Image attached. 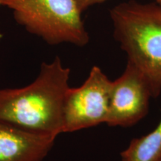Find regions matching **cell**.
Instances as JSON below:
<instances>
[{
	"instance_id": "obj_1",
	"label": "cell",
	"mask_w": 161,
	"mask_h": 161,
	"mask_svg": "<svg viewBox=\"0 0 161 161\" xmlns=\"http://www.w3.org/2000/svg\"><path fill=\"white\" fill-rule=\"evenodd\" d=\"M69 75V68L56 56L41 64L37 77L29 85L0 89V121L41 134H62Z\"/></svg>"
},
{
	"instance_id": "obj_2",
	"label": "cell",
	"mask_w": 161,
	"mask_h": 161,
	"mask_svg": "<svg viewBox=\"0 0 161 161\" xmlns=\"http://www.w3.org/2000/svg\"><path fill=\"white\" fill-rule=\"evenodd\" d=\"M114 37L148 84L152 97L161 93V4L129 0L110 11Z\"/></svg>"
},
{
	"instance_id": "obj_3",
	"label": "cell",
	"mask_w": 161,
	"mask_h": 161,
	"mask_svg": "<svg viewBox=\"0 0 161 161\" xmlns=\"http://www.w3.org/2000/svg\"><path fill=\"white\" fill-rule=\"evenodd\" d=\"M15 21L49 45L70 43L83 47L90 35L75 0H0Z\"/></svg>"
},
{
	"instance_id": "obj_4",
	"label": "cell",
	"mask_w": 161,
	"mask_h": 161,
	"mask_svg": "<svg viewBox=\"0 0 161 161\" xmlns=\"http://www.w3.org/2000/svg\"><path fill=\"white\" fill-rule=\"evenodd\" d=\"M112 80L97 66L80 86L69 87L64 105L63 133L105 123L109 112Z\"/></svg>"
},
{
	"instance_id": "obj_5",
	"label": "cell",
	"mask_w": 161,
	"mask_h": 161,
	"mask_svg": "<svg viewBox=\"0 0 161 161\" xmlns=\"http://www.w3.org/2000/svg\"><path fill=\"white\" fill-rule=\"evenodd\" d=\"M152 92L143 76L127 63L123 73L112 80L109 112L105 124L128 128L142 119L149 110Z\"/></svg>"
},
{
	"instance_id": "obj_6",
	"label": "cell",
	"mask_w": 161,
	"mask_h": 161,
	"mask_svg": "<svg viewBox=\"0 0 161 161\" xmlns=\"http://www.w3.org/2000/svg\"><path fill=\"white\" fill-rule=\"evenodd\" d=\"M56 138L0 121V161H43Z\"/></svg>"
},
{
	"instance_id": "obj_7",
	"label": "cell",
	"mask_w": 161,
	"mask_h": 161,
	"mask_svg": "<svg viewBox=\"0 0 161 161\" xmlns=\"http://www.w3.org/2000/svg\"><path fill=\"white\" fill-rule=\"evenodd\" d=\"M121 161H158L161 158V119L154 130L134 138L120 153Z\"/></svg>"
},
{
	"instance_id": "obj_8",
	"label": "cell",
	"mask_w": 161,
	"mask_h": 161,
	"mask_svg": "<svg viewBox=\"0 0 161 161\" xmlns=\"http://www.w3.org/2000/svg\"><path fill=\"white\" fill-rule=\"evenodd\" d=\"M106 1H108V0H75L78 8L81 13H83L84 11H85L86 9L92 7V6L103 3Z\"/></svg>"
},
{
	"instance_id": "obj_9",
	"label": "cell",
	"mask_w": 161,
	"mask_h": 161,
	"mask_svg": "<svg viewBox=\"0 0 161 161\" xmlns=\"http://www.w3.org/2000/svg\"><path fill=\"white\" fill-rule=\"evenodd\" d=\"M154 2H155L157 3H159V4H161V0H153Z\"/></svg>"
},
{
	"instance_id": "obj_10",
	"label": "cell",
	"mask_w": 161,
	"mask_h": 161,
	"mask_svg": "<svg viewBox=\"0 0 161 161\" xmlns=\"http://www.w3.org/2000/svg\"><path fill=\"white\" fill-rule=\"evenodd\" d=\"M158 161H161V158H160V160H159Z\"/></svg>"
}]
</instances>
